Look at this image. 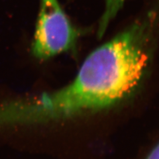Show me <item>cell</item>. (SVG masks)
<instances>
[{"label": "cell", "instance_id": "1", "mask_svg": "<svg viewBox=\"0 0 159 159\" xmlns=\"http://www.w3.org/2000/svg\"><path fill=\"white\" fill-rule=\"evenodd\" d=\"M159 37V3L86 57L73 80L54 92L63 118L99 110L125 98L150 67Z\"/></svg>", "mask_w": 159, "mask_h": 159}, {"label": "cell", "instance_id": "2", "mask_svg": "<svg viewBox=\"0 0 159 159\" xmlns=\"http://www.w3.org/2000/svg\"><path fill=\"white\" fill-rule=\"evenodd\" d=\"M80 35L58 0H40V10L32 44L33 56L47 61L76 48Z\"/></svg>", "mask_w": 159, "mask_h": 159}, {"label": "cell", "instance_id": "3", "mask_svg": "<svg viewBox=\"0 0 159 159\" xmlns=\"http://www.w3.org/2000/svg\"><path fill=\"white\" fill-rule=\"evenodd\" d=\"M105 9L99 21L98 29V36L99 38L102 37L105 33L109 23L117 16V13L122 8L126 0H105Z\"/></svg>", "mask_w": 159, "mask_h": 159}, {"label": "cell", "instance_id": "4", "mask_svg": "<svg viewBox=\"0 0 159 159\" xmlns=\"http://www.w3.org/2000/svg\"><path fill=\"white\" fill-rule=\"evenodd\" d=\"M147 159H159V143L149 154Z\"/></svg>", "mask_w": 159, "mask_h": 159}]
</instances>
